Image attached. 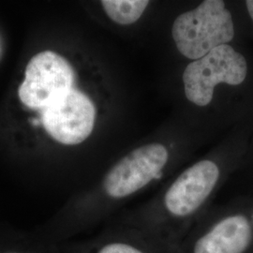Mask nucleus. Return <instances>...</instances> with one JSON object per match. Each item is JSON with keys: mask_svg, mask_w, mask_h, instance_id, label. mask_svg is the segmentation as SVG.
Wrapping results in <instances>:
<instances>
[{"mask_svg": "<svg viewBox=\"0 0 253 253\" xmlns=\"http://www.w3.org/2000/svg\"><path fill=\"white\" fill-rule=\"evenodd\" d=\"M172 38L178 51L190 59H199L235 36L231 12L221 0H206L196 9L175 19Z\"/></svg>", "mask_w": 253, "mask_h": 253, "instance_id": "obj_1", "label": "nucleus"}, {"mask_svg": "<svg viewBox=\"0 0 253 253\" xmlns=\"http://www.w3.org/2000/svg\"><path fill=\"white\" fill-rule=\"evenodd\" d=\"M247 72L248 66L242 54L228 44L218 46L187 66L183 73L186 97L198 106H207L213 99L217 84H240Z\"/></svg>", "mask_w": 253, "mask_h": 253, "instance_id": "obj_2", "label": "nucleus"}, {"mask_svg": "<svg viewBox=\"0 0 253 253\" xmlns=\"http://www.w3.org/2000/svg\"><path fill=\"white\" fill-rule=\"evenodd\" d=\"M74 71L62 55L44 51L34 55L19 86V99L28 108L41 110L73 88Z\"/></svg>", "mask_w": 253, "mask_h": 253, "instance_id": "obj_3", "label": "nucleus"}, {"mask_svg": "<svg viewBox=\"0 0 253 253\" xmlns=\"http://www.w3.org/2000/svg\"><path fill=\"white\" fill-rule=\"evenodd\" d=\"M168 151L160 144L144 145L121 159L105 175L103 189L115 199L127 197L161 178Z\"/></svg>", "mask_w": 253, "mask_h": 253, "instance_id": "obj_4", "label": "nucleus"}, {"mask_svg": "<svg viewBox=\"0 0 253 253\" xmlns=\"http://www.w3.org/2000/svg\"><path fill=\"white\" fill-rule=\"evenodd\" d=\"M96 108L80 90L72 88L42 111V122L47 133L63 145L83 143L93 130Z\"/></svg>", "mask_w": 253, "mask_h": 253, "instance_id": "obj_5", "label": "nucleus"}, {"mask_svg": "<svg viewBox=\"0 0 253 253\" xmlns=\"http://www.w3.org/2000/svg\"><path fill=\"white\" fill-rule=\"evenodd\" d=\"M219 169L211 161H201L181 173L164 196V206L174 217H189L207 201L217 185Z\"/></svg>", "mask_w": 253, "mask_h": 253, "instance_id": "obj_6", "label": "nucleus"}, {"mask_svg": "<svg viewBox=\"0 0 253 253\" xmlns=\"http://www.w3.org/2000/svg\"><path fill=\"white\" fill-rule=\"evenodd\" d=\"M253 244V220L235 214L206 229L193 243L191 253H247Z\"/></svg>", "mask_w": 253, "mask_h": 253, "instance_id": "obj_7", "label": "nucleus"}, {"mask_svg": "<svg viewBox=\"0 0 253 253\" xmlns=\"http://www.w3.org/2000/svg\"><path fill=\"white\" fill-rule=\"evenodd\" d=\"M149 1L146 0H102L106 14L119 25H130L142 16Z\"/></svg>", "mask_w": 253, "mask_h": 253, "instance_id": "obj_8", "label": "nucleus"}, {"mask_svg": "<svg viewBox=\"0 0 253 253\" xmlns=\"http://www.w3.org/2000/svg\"><path fill=\"white\" fill-rule=\"evenodd\" d=\"M98 253H148L136 245L126 242H113L103 246Z\"/></svg>", "mask_w": 253, "mask_h": 253, "instance_id": "obj_9", "label": "nucleus"}, {"mask_svg": "<svg viewBox=\"0 0 253 253\" xmlns=\"http://www.w3.org/2000/svg\"><path fill=\"white\" fill-rule=\"evenodd\" d=\"M246 4H247V8H248V10H249V13H250L251 17L253 20V0H248L246 2Z\"/></svg>", "mask_w": 253, "mask_h": 253, "instance_id": "obj_10", "label": "nucleus"}, {"mask_svg": "<svg viewBox=\"0 0 253 253\" xmlns=\"http://www.w3.org/2000/svg\"></svg>", "mask_w": 253, "mask_h": 253, "instance_id": "obj_11", "label": "nucleus"}]
</instances>
